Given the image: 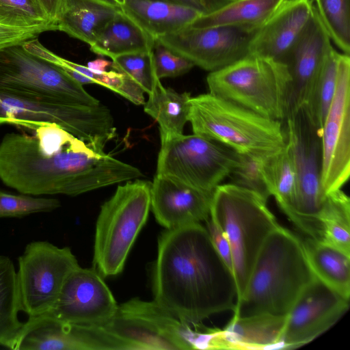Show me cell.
I'll return each mask as SVG.
<instances>
[{
  "label": "cell",
  "mask_w": 350,
  "mask_h": 350,
  "mask_svg": "<svg viewBox=\"0 0 350 350\" xmlns=\"http://www.w3.org/2000/svg\"><path fill=\"white\" fill-rule=\"evenodd\" d=\"M156 76L160 80L175 77L188 72L194 64L156 41L153 49Z\"/></svg>",
  "instance_id": "obj_39"
},
{
  "label": "cell",
  "mask_w": 350,
  "mask_h": 350,
  "mask_svg": "<svg viewBox=\"0 0 350 350\" xmlns=\"http://www.w3.org/2000/svg\"><path fill=\"white\" fill-rule=\"evenodd\" d=\"M60 206L55 198L14 195L0 191V218L23 217L37 213L53 211Z\"/></svg>",
  "instance_id": "obj_36"
},
{
  "label": "cell",
  "mask_w": 350,
  "mask_h": 350,
  "mask_svg": "<svg viewBox=\"0 0 350 350\" xmlns=\"http://www.w3.org/2000/svg\"><path fill=\"white\" fill-rule=\"evenodd\" d=\"M121 6L124 4L125 0H116Z\"/></svg>",
  "instance_id": "obj_46"
},
{
  "label": "cell",
  "mask_w": 350,
  "mask_h": 350,
  "mask_svg": "<svg viewBox=\"0 0 350 350\" xmlns=\"http://www.w3.org/2000/svg\"><path fill=\"white\" fill-rule=\"evenodd\" d=\"M121 10V6L101 0H62L57 30L91 45L100 30Z\"/></svg>",
  "instance_id": "obj_24"
},
{
  "label": "cell",
  "mask_w": 350,
  "mask_h": 350,
  "mask_svg": "<svg viewBox=\"0 0 350 350\" xmlns=\"http://www.w3.org/2000/svg\"><path fill=\"white\" fill-rule=\"evenodd\" d=\"M155 42L122 10L100 30L90 46L94 53L112 59L122 55L152 51Z\"/></svg>",
  "instance_id": "obj_25"
},
{
  "label": "cell",
  "mask_w": 350,
  "mask_h": 350,
  "mask_svg": "<svg viewBox=\"0 0 350 350\" xmlns=\"http://www.w3.org/2000/svg\"><path fill=\"white\" fill-rule=\"evenodd\" d=\"M286 315L262 314L231 319L222 329L200 332L198 349H280Z\"/></svg>",
  "instance_id": "obj_21"
},
{
  "label": "cell",
  "mask_w": 350,
  "mask_h": 350,
  "mask_svg": "<svg viewBox=\"0 0 350 350\" xmlns=\"http://www.w3.org/2000/svg\"><path fill=\"white\" fill-rule=\"evenodd\" d=\"M205 227L209 234L215 250L226 265L233 274L232 254L227 239L210 217L205 221Z\"/></svg>",
  "instance_id": "obj_41"
},
{
  "label": "cell",
  "mask_w": 350,
  "mask_h": 350,
  "mask_svg": "<svg viewBox=\"0 0 350 350\" xmlns=\"http://www.w3.org/2000/svg\"><path fill=\"white\" fill-rule=\"evenodd\" d=\"M350 57L340 53L334 97L321 131V185L326 193L340 189L350 174Z\"/></svg>",
  "instance_id": "obj_15"
},
{
  "label": "cell",
  "mask_w": 350,
  "mask_h": 350,
  "mask_svg": "<svg viewBox=\"0 0 350 350\" xmlns=\"http://www.w3.org/2000/svg\"><path fill=\"white\" fill-rule=\"evenodd\" d=\"M213 194L156 174L150 187V208L165 229L201 223L210 217Z\"/></svg>",
  "instance_id": "obj_20"
},
{
  "label": "cell",
  "mask_w": 350,
  "mask_h": 350,
  "mask_svg": "<svg viewBox=\"0 0 350 350\" xmlns=\"http://www.w3.org/2000/svg\"><path fill=\"white\" fill-rule=\"evenodd\" d=\"M349 308V300L315 276L286 315L280 349H295L309 343L336 323Z\"/></svg>",
  "instance_id": "obj_16"
},
{
  "label": "cell",
  "mask_w": 350,
  "mask_h": 350,
  "mask_svg": "<svg viewBox=\"0 0 350 350\" xmlns=\"http://www.w3.org/2000/svg\"><path fill=\"white\" fill-rule=\"evenodd\" d=\"M150 187L146 180H129L101 206L96 223L93 268L103 278L123 270L150 210Z\"/></svg>",
  "instance_id": "obj_7"
},
{
  "label": "cell",
  "mask_w": 350,
  "mask_h": 350,
  "mask_svg": "<svg viewBox=\"0 0 350 350\" xmlns=\"http://www.w3.org/2000/svg\"><path fill=\"white\" fill-rule=\"evenodd\" d=\"M51 31L48 27L16 29L0 25V49L26 40L36 38L41 33Z\"/></svg>",
  "instance_id": "obj_40"
},
{
  "label": "cell",
  "mask_w": 350,
  "mask_h": 350,
  "mask_svg": "<svg viewBox=\"0 0 350 350\" xmlns=\"http://www.w3.org/2000/svg\"><path fill=\"white\" fill-rule=\"evenodd\" d=\"M320 18L334 44L350 53V0H313Z\"/></svg>",
  "instance_id": "obj_33"
},
{
  "label": "cell",
  "mask_w": 350,
  "mask_h": 350,
  "mask_svg": "<svg viewBox=\"0 0 350 350\" xmlns=\"http://www.w3.org/2000/svg\"><path fill=\"white\" fill-rule=\"evenodd\" d=\"M193 9L202 15L212 14L234 0H160Z\"/></svg>",
  "instance_id": "obj_42"
},
{
  "label": "cell",
  "mask_w": 350,
  "mask_h": 350,
  "mask_svg": "<svg viewBox=\"0 0 350 350\" xmlns=\"http://www.w3.org/2000/svg\"><path fill=\"white\" fill-rule=\"evenodd\" d=\"M313 0H285L257 31L250 55L267 57L284 64V59L310 18Z\"/></svg>",
  "instance_id": "obj_22"
},
{
  "label": "cell",
  "mask_w": 350,
  "mask_h": 350,
  "mask_svg": "<svg viewBox=\"0 0 350 350\" xmlns=\"http://www.w3.org/2000/svg\"><path fill=\"white\" fill-rule=\"evenodd\" d=\"M267 202L256 193L232 183L220 184L213 191L210 219L230 247L237 301L245 289L265 241L280 225Z\"/></svg>",
  "instance_id": "obj_4"
},
{
  "label": "cell",
  "mask_w": 350,
  "mask_h": 350,
  "mask_svg": "<svg viewBox=\"0 0 350 350\" xmlns=\"http://www.w3.org/2000/svg\"><path fill=\"white\" fill-rule=\"evenodd\" d=\"M262 172L270 196L275 198L280 209L291 220L296 202L297 178L286 144L262 161Z\"/></svg>",
  "instance_id": "obj_29"
},
{
  "label": "cell",
  "mask_w": 350,
  "mask_h": 350,
  "mask_svg": "<svg viewBox=\"0 0 350 350\" xmlns=\"http://www.w3.org/2000/svg\"><path fill=\"white\" fill-rule=\"evenodd\" d=\"M48 18L55 23L62 0H36Z\"/></svg>",
  "instance_id": "obj_43"
},
{
  "label": "cell",
  "mask_w": 350,
  "mask_h": 350,
  "mask_svg": "<svg viewBox=\"0 0 350 350\" xmlns=\"http://www.w3.org/2000/svg\"><path fill=\"white\" fill-rule=\"evenodd\" d=\"M314 277L301 239L279 225L260 248L232 319L262 314L287 315Z\"/></svg>",
  "instance_id": "obj_3"
},
{
  "label": "cell",
  "mask_w": 350,
  "mask_h": 350,
  "mask_svg": "<svg viewBox=\"0 0 350 350\" xmlns=\"http://www.w3.org/2000/svg\"><path fill=\"white\" fill-rule=\"evenodd\" d=\"M157 174L213 192L238 164L240 153L198 134L160 133Z\"/></svg>",
  "instance_id": "obj_12"
},
{
  "label": "cell",
  "mask_w": 350,
  "mask_h": 350,
  "mask_svg": "<svg viewBox=\"0 0 350 350\" xmlns=\"http://www.w3.org/2000/svg\"><path fill=\"white\" fill-rule=\"evenodd\" d=\"M0 92L49 103H100L62 68L26 51L23 42L0 49Z\"/></svg>",
  "instance_id": "obj_10"
},
{
  "label": "cell",
  "mask_w": 350,
  "mask_h": 350,
  "mask_svg": "<svg viewBox=\"0 0 350 350\" xmlns=\"http://www.w3.org/2000/svg\"><path fill=\"white\" fill-rule=\"evenodd\" d=\"M291 81L286 65L252 55L206 77L211 94L280 122L286 117Z\"/></svg>",
  "instance_id": "obj_6"
},
{
  "label": "cell",
  "mask_w": 350,
  "mask_h": 350,
  "mask_svg": "<svg viewBox=\"0 0 350 350\" xmlns=\"http://www.w3.org/2000/svg\"><path fill=\"white\" fill-rule=\"evenodd\" d=\"M49 123L59 125L98 152L103 151L106 144L116 136L111 113L100 103H49L0 92V125L34 130Z\"/></svg>",
  "instance_id": "obj_9"
},
{
  "label": "cell",
  "mask_w": 350,
  "mask_h": 350,
  "mask_svg": "<svg viewBox=\"0 0 350 350\" xmlns=\"http://www.w3.org/2000/svg\"><path fill=\"white\" fill-rule=\"evenodd\" d=\"M152 289L155 302L189 325L233 311L237 296L233 274L201 223L159 236Z\"/></svg>",
  "instance_id": "obj_2"
},
{
  "label": "cell",
  "mask_w": 350,
  "mask_h": 350,
  "mask_svg": "<svg viewBox=\"0 0 350 350\" xmlns=\"http://www.w3.org/2000/svg\"><path fill=\"white\" fill-rule=\"evenodd\" d=\"M33 131L7 133L0 142V180L21 193L73 196L142 176L56 124Z\"/></svg>",
  "instance_id": "obj_1"
},
{
  "label": "cell",
  "mask_w": 350,
  "mask_h": 350,
  "mask_svg": "<svg viewBox=\"0 0 350 350\" xmlns=\"http://www.w3.org/2000/svg\"><path fill=\"white\" fill-rule=\"evenodd\" d=\"M18 265L21 310L29 317L49 312L66 279L79 266L70 247H59L46 241L28 243Z\"/></svg>",
  "instance_id": "obj_13"
},
{
  "label": "cell",
  "mask_w": 350,
  "mask_h": 350,
  "mask_svg": "<svg viewBox=\"0 0 350 350\" xmlns=\"http://www.w3.org/2000/svg\"><path fill=\"white\" fill-rule=\"evenodd\" d=\"M258 29L240 26H189L156 41L194 66L213 72L249 55L251 42Z\"/></svg>",
  "instance_id": "obj_14"
},
{
  "label": "cell",
  "mask_w": 350,
  "mask_h": 350,
  "mask_svg": "<svg viewBox=\"0 0 350 350\" xmlns=\"http://www.w3.org/2000/svg\"><path fill=\"white\" fill-rule=\"evenodd\" d=\"M83 75L90 79L93 84L104 86L135 105H140L145 103L144 90L130 77L122 73L114 70L96 73L87 67L83 72Z\"/></svg>",
  "instance_id": "obj_38"
},
{
  "label": "cell",
  "mask_w": 350,
  "mask_h": 350,
  "mask_svg": "<svg viewBox=\"0 0 350 350\" xmlns=\"http://www.w3.org/2000/svg\"><path fill=\"white\" fill-rule=\"evenodd\" d=\"M285 0H234L219 10L202 15L189 26H240L260 29Z\"/></svg>",
  "instance_id": "obj_28"
},
{
  "label": "cell",
  "mask_w": 350,
  "mask_h": 350,
  "mask_svg": "<svg viewBox=\"0 0 350 350\" xmlns=\"http://www.w3.org/2000/svg\"><path fill=\"white\" fill-rule=\"evenodd\" d=\"M111 62L103 58H97L88 63L87 67L92 72L101 73L107 71V68L111 67Z\"/></svg>",
  "instance_id": "obj_44"
},
{
  "label": "cell",
  "mask_w": 350,
  "mask_h": 350,
  "mask_svg": "<svg viewBox=\"0 0 350 350\" xmlns=\"http://www.w3.org/2000/svg\"><path fill=\"white\" fill-rule=\"evenodd\" d=\"M301 240L308 261L315 276L349 300L350 254L321 240L308 237Z\"/></svg>",
  "instance_id": "obj_26"
},
{
  "label": "cell",
  "mask_w": 350,
  "mask_h": 350,
  "mask_svg": "<svg viewBox=\"0 0 350 350\" xmlns=\"http://www.w3.org/2000/svg\"><path fill=\"white\" fill-rule=\"evenodd\" d=\"M284 131L297 178V195L291 222L306 237L322 240L319 217L328 193L321 185V131L304 108L288 114Z\"/></svg>",
  "instance_id": "obj_8"
},
{
  "label": "cell",
  "mask_w": 350,
  "mask_h": 350,
  "mask_svg": "<svg viewBox=\"0 0 350 350\" xmlns=\"http://www.w3.org/2000/svg\"><path fill=\"white\" fill-rule=\"evenodd\" d=\"M115 347L97 325L70 324L45 313L23 323L16 350H116Z\"/></svg>",
  "instance_id": "obj_19"
},
{
  "label": "cell",
  "mask_w": 350,
  "mask_h": 350,
  "mask_svg": "<svg viewBox=\"0 0 350 350\" xmlns=\"http://www.w3.org/2000/svg\"><path fill=\"white\" fill-rule=\"evenodd\" d=\"M193 133L250 157L265 159L286 144L282 122L265 118L210 93L189 100Z\"/></svg>",
  "instance_id": "obj_5"
},
{
  "label": "cell",
  "mask_w": 350,
  "mask_h": 350,
  "mask_svg": "<svg viewBox=\"0 0 350 350\" xmlns=\"http://www.w3.org/2000/svg\"><path fill=\"white\" fill-rule=\"evenodd\" d=\"M121 7L155 40L189 27L202 16L193 9L160 0H125Z\"/></svg>",
  "instance_id": "obj_23"
},
{
  "label": "cell",
  "mask_w": 350,
  "mask_h": 350,
  "mask_svg": "<svg viewBox=\"0 0 350 350\" xmlns=\"http://www.w3.org/2000/svg\"><path fill=\"white\" fill-rule=\"evenodd\" d=\"M264 159L240 154L238 164L228 178L230 183L252 191L267 201L271 196L262 172Z\"/></svg>",
  "instance_id": "obj_37"
},
{
  "label": "cell",
  "mask_w": 350,
  "mask_h": 350,
  "mask_svg": "<svg viewBox=\"0 0 350 350\" xmlns=\"http://www.w3.org/2000/svg\"><path fill=\"white\" fill-rule=\"evenodd\" d=\"M319 220L321 241L350 254V199L341 189L328 193Z\"/></svg>",
  "instance_id": "obj_31"
},
{
  "label": "cell",
  "mask_w": 350,
  "mask_h": 350,
  "mask_svg": "<svg viewBox=\"0 0 350 350\" xmlns=\"http://www.w3.org/2000/svg\"><path fill=\"white\" fill-rule=\"evenodd\" d=\"M111 68L136 82L148 94L157 78L154 65L152 51L129 53L112 59Z\"/></svg>",
  "instance_id": "obj_35"
},
{
  "label": "cell",
  "mask_w": 350,
  "mask_h": 350,
  "mask_svg": "<svg viewBox=\"0 0 350 350\" xmlns=\"http://www.w3.org/2000/svg\"><path fill=\"white\" fill-rule=\"evenodd\" d=\"M116 6H121L116 0H101Z\"/></svg>",
  "instance_id": "obj_45"
},
{
  "label": "cell",
  "mask_w": 350,
  "mask_h": 350,
  "mask_svg": "<svg viewBox=\"0 0 350 350\" xmlns=\"http://www.w3.org/2000/svg\"><path fill=\"white\" fill-rule=\"evenodd\" d=\"M144 110L159 126V132L182 134L189 122V92L179 93L170 88H165L157 78L152 84Z\"/></svg>",
  "instance_id": "obj_27"
},
{
  "label": "cell",
  "mask_w": 350,
  "mask_h": 350,
  "mask_svg": "<svg viewBox=\"0 0 350 350\" xmlns=\"http://www.w3.org/2000/svg\"><path fill=\"white\" fill-rule=\"evenodd\" d=\"M332 48L331 38L314 5L310 18L284 62L291 79L286 116L307 106Z\"/></svg>",
  "instance_id": "obj_17"
},
{
  "label": "cell",
  "mask_w": 350,
  "mask_h": 350,
  "mask_svg": "<svg viewBox=\"0 0 350 350\" xmlns=\"http://www.w3.org/2000/svg\"><path fill=\"white\" fill-rule=\"evenodd\" d=\"M20 311L14 265L8 256L0 255V346L16 350L23 325L18 319Z\"/></svg>",
  "instance_id": "obj_30"
},
{
  "label": "cell",
  "mask_w": 350,
  "mask_h": 350,
  "mask_svg": "<svg viewBox=\"0 0 350 350\" xmlns=\"http://www.w3.org/2000/svg\"><path fill=\"white\" fill-rule=\"evenodd\" d=\"M117 350L195 349L196 331L154 301L131 299L98 324Z\"/></svg>",
  "instance_id": "obj_11"
},
{
  "label": "cell",
  "mask_w": 350,
  "mask_h": 350,
  "mask_svg": "<svg viewBox=\"0 0 350 350\" xmlns=\"http://www.w3.org/2000/svg\"><path fill=\"white\" fill-rule=\"evenodd\" d=\"M0 25L29 29L48 27L57 30L36 0H0Z\"/></svg>",
  "instance_id": "obj_34"
},
{
  "label": "cell",
  "mask_w": 350,
  "mask_h": 350,
  "mask_svg": "<svg viewBox=\"0 0 350 350\" xmlns=\"http://www.w3.org/2000/svg\"><path fill=\"white\" fill-rule=\"evenodd\" d=\"M118 306L101 275L93 267L79 266L66 279L48 313L70 324L98 325L108 320Z\"/></svg>",
  "instance_id": "obj_18"
},
{
  "label": "cell",
  "mask_w": 350,
  "mask_h": 350,
  "mask_svg": "<svg viewBox=\"0 0 350 350\" xmlns=\"http://www.w3.org/2000/svg\"><path fill=\"white\" fill-rule=\"evenodd\" d=\"M340 53L332 48L324 62L306 109L314 125L321 129L335 95Z\"/></svg>",
  "instance_id": "obj_32"
}]
</instances>
